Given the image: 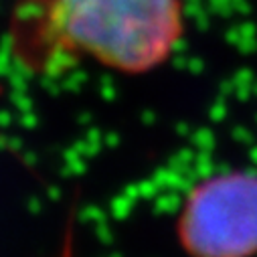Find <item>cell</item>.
<instances>
[{
	"mask_svg": "<svg viewBox=\"0 0 257 257\" xmlns=\"http://www.w3.org/2000/svg\"><path fill=\"white\" fill-rule=\"evenodd\" d=\"M182 33V0H43L23 35V53L37 71L91 61L144 75L170 59Z\"/></svg>",
	"mask_w": 257,
	"mask_h": 257,
	"instance_id": "obj_1",
	"label": "cell"
},
{
	"mask_svg": "<svg viewBox=\"0 0 257 257\" xmlns=\"http://www.w3.org/2000/svg\"><path fill=\"white\" fill-rule=\"evenodd\" d=\"M174 237L184 257H257V170L197 180L176 211Z\"/></svg>",
	"mask_w": 257,
	"mask_h": 257,
	"instance_id": "obj_2",
	"label": "cell"
}]
</instances>
